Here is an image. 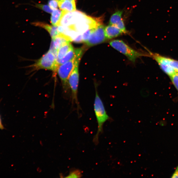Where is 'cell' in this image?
Wrapping results in <instances>:
<instances>
[{"instance_id":"12","label":"cell","mask_w":178,"mask_h":178,"mask_svg":"<svg viewBox=\"0 0 178 178\" xmlns=\"http://www.w3.org/2000/svg\"><path fill=\"white\" fill-rule=\"evenodd\" d=\"M75 49H74L72 46L70 49L62 58L57 60L58 65L65 63L67 62L72 60L75 58Z\"/></svg>"},{"instance_id":"10","label":"cell","mask_w":178,"mask_h":178,"mask_svg":"<svg viewBox=\"0 0 178 178\" xmlns=\"http://www.w3.org/2000/svg\"><path fill=\"white\" fill-rule=\"evenodd\" d=\"M58 6L59 8L63 11L68 12L76 11L75 1H58Z\"/></svg>"},{"instance_id":"20","label":"cell","mask_w":178,"mask_h":178,"mask_svg":"<svg viewBox=\"0 0 178 178\" xmlns=\"http://www.w3.org/2000/svg\"><path fill=\"white\" fill-rule=\"evenodd\" d=\"M115 26L117 27L120 30L122 31L123 33H126L127 32V31L126 29V28L125 26L123 20L118 23L117 24L115 25Z\"/></svg>"},{"instance_id":"6","label":"cell","mask_w":178,"mask_h":178,"mask_svg":"<svg viewBox=\"0 0 178 178\" xmlns=\"http://www.w3.org/2000/svg\"><path fill=\"white\" fill-rule=\"evenodd\" d=\"M105 27L102 24L93 29L88 40L85 43L87 46L91 47L104 42L107 38L106 37Z\"/></svg>"},{"instance_id":"16","label":"cell","mask_w":178,"mask_h":178,"mask_svg":"<svg viewBox=\"0 0 178 178\" xmlns=\"http://www.w3.org/2000/svg\"><path fill=\"white\" fill-rule=\"evenodd\" d=\"M169 77L173 85L178 92V73H175Z\"/></svg>"},{"instance_id":"22","label":"cell","mask_w":178,"mask_h":178,"mask_svg":"<svg viewBox=\"0 0 178 178\" xmlns=\"http://www.w3.org/2000/svg\"><path fill=\"white\" fill-rule=\"evenodd\" d=\"M171 178H178V165L175 169L174 173L172 175Z\"/></svg>"},{"instance_id":"4","label":"cell","mask_w":178,"mask_h":178,"mask_svg":"<svg viewBox=\"0 0 178 178\" xmlns=\"http://www.w3.org/2000/svg\"><path fill=\"white\" fill-rule=\"evenodd\" d=\"M109 43L113 48L122 53L133 63L135 62L136 59L142 56H150L149 53H144L134 50L122 40H115Z\"/></svg>"},{"instance_id":"8","label":"cell","mask_w":178,"mask_h":178,"mask_svg":"<svg viewBox=\"0 0 178 178\" xmlns=\"http://www.w3.org/2000/svg\"><path fill=\"white\" fill-rule=\"evenodd\" d=\"M105 32L106 37L109 39L118 37L123 33L117 27L110 25L105 27Z\"/></svg>"},{"instance_id":"21","label":"cell","mask_w":178,"mask_h":178,"mask_svg":"<svg viewBox=\"0 0 178 178\" xmlns=\"http://www.w3.org/2000/svg\"><path fill=\"white\" fill-rule=\"evenodd\" d=\"M74 42L76 43H80L83 42L82 40V34H80L77 36L73 41Z\"/></svg>"},{"instance_id":"24","label":"cell","mask_w":178,"mask_h":178,"mask_svg":"<svg viewBox=\"0 0 178 178\" xmlns=\"http://www.w3.org/2000/svg\"><path fill=\"white\" fill-rule=\"evenodd\" d=\"M65 1H75V0H65Z\"/></svg>"},{"instance_id":"15","label":"cell","mask_w":178,"mask_h":178,"mask_svg":"<svg viewBox=\"0 0 178 178\" xmlns=\"http://www.w3.org/2000/svg\"><path fill=\"white\" fill-rule=\"evenodd\" d=\"M35 6L38 8L41 9L49 13H52L53 11V9H51L49 6H48L47 5L38 4H36Z\"/></svg>"},{"instance_id":"14","label":"cell","mask_w":178,"mask_h":178,"mask_svg":"<svg viewBox=\"0 0 178 178\" xmlns=\"http://www.w3.org/2000/svg\"><path fill=\"white\" fill-rule=\"evenodd\" d=\"M122 11H118L113 14L110 19V25L115 26L122 20Z\"/></svg>"},{"instance_id":"17","label":"cell","mask_w":178,"mask_h":178,"mask_svg":"<svg viewBox=\"0 0 178 178\" xmlns=\"http://www.w3.org/2000/svg\"><path fill=\"white\" fill-rule=\"evenodd\" d=\"M82 176V174L81 171L80 170H73L69 174L68 177H66L68 178H80Z\"/></svg>"},{"instance_id":"18","label":"cell","mask_w":178,"mask_h":178,"mask_svg":"<svg viewBox=\"0 0 178 178\" xmlns=\"http://www.w3.org/2000/svg\"><path fill=\"white\" fill-rule=\"evenodd\" d=\"M92 30L93 29L88 30L86 32L82 33V37L83 42L85 43L88 40L90 35L91 34Z\"/></svg>"},{"instance_id":"3","label":"cell","mask_w":178,"mask_h":178,"mask_svg":"<svg viewBox=\"0 0 178 178\" xmlns=\"http://www.w3.org/2000/svg\"><path fill=\"white\" fill-rule=\"evenodd\" d=\"M150 57L155 61L162 70L169 77L178 73V61L149 51Z\"/></svg>"},{"instance_id":"2","label":"cell","mask_w":178,"mask_h":178,"mask_svg":"<svg viewBox=\"0 0 178 178\" xmlns=\"http://www.w3.org/2000/svg\"><path fill=\"white\" fill-rule=\"evenodd\" d=\"M75 51L76 55L75 58L65 63L59 65L57 70L58 75L65 87L67 86L69 77L73 71L76 63L81 60L83 53L84 49H76Z\"/></svg>"},{"instance_id":"23","label":"cell","mask_w":178,"mask_h":178,"mask_svg":"<svg viewBox=\"0 0 178 178\" xmlns=\"http://www.w3.org/2000/svg\"><path fill=\"white\" fill-rule=\"evenodd\" d=\"M3 125H2L1 118H0V129H4Z\"/></svg>"},{"instance_id":"7","label":"cell","mask_w":178,"mask_h":178,"mask_svg":"<svg viewBox=\"0 0 178 178\" xmlns=\"http://www.w3.org/2000/svg\"><path fill=\"white\" fill-rule=\"evenodd\" d=\"M80 62H77L73 71L69 77L68 83L71 88L74 98L77 99V94L79 81V65Z\"/></svg>"},{"instance_id":"19","label":"cell","mask_w":178,"mask_h":178,"mask_svg":"<svg viewBox=\"0 0 178 178\" xmlns=\"http://www.w3.org/2000/svg\"><path fill=\"white\" fill-rule=\"evenodd\" d=\"M48 4L51 9H55L58 6V0H49Z\"/></svg>"},{"instance_id":"9","label":"cell","mask_w":178,"mask_h":178,"mask_svg":"<svg viewBox=\"0 0 178 178\" xmlns=\"http://www.w3.org/2000/svg\"><path fill=\"white\" fill-rule=\"evenodd\" d=\"M32 24L35 26L39 27L44 28L50 33L51 37L53 38L59 35L58 31V26H51L47 24L41 22L33 23Z\"/></svg>"},{"instance_id":"5","label":"cell","mask_w":178,"mask_h":178,"mask_svg":"<svg viewBox=\"0 0 178 178\" xmlns=\"http://www.w3.org/2000/svg\"><path fill=\"white\" fill-rule=\"evenodd\" d=\"M59 65L57 56L49 50L36 63L33 67L36 69H44L56 71Z\"/></svg>"},{"instance_id":"13","label":"cell","mask_w":178,"mask_h":178,"mask_svg":"<svg viewBox=\"0 0 178 178\" xmlns=\"http://www.w3.org/2000/svg\"><path fill=\"white\" fill-rule=\"evenodd\" d=\"M72 47L70 42L67 43L61 46L58 50L57 60L62 58L68 53Z\"/></svg>"},{"instance_id":"1","label":"cell","mask_w":178,"mask_h":178,"mask_svg":"<svg viewBox=\"0 0 178 178\" xmlns=\"http://www.w3.org/2000/svg\"><path fill=\"white\" fill-rule=\"evenodd\" d=\"M94 107L98 124V129L96 135L94 136L93 141L95 145H97L99 143V136L103 133V125L107 121L110 120V118L106 110L104 104L98 94L96 89Z\"/></svg>"},{"instance_id":"25","label":"cell","mask_w":178,"mask_h":178,"mask_svg":"<svg viewBox=\"0 0 178 178\" xmlns=\"http://www.w3.org/2000/svg\"><path fill=\"white\" fill-rule=\"evenodd\" d=\"M58 1H64V0H58Z\"/></svg>"},{"instance_id":"11","label":"cell","mask_w":178,"mask_h":178,"mask_svg":"<svg viewBox=\"0 0 178 178\" xmlns=\"http://www.w3.org/2000/svg\"><path fill=\"white\" fill-rule=\"evenodd\" d=\"M63 12L58 9L53 10L51 17V24L54 26H58L59 22L62 17Z\"/></svg>"}]
</instances>
